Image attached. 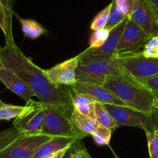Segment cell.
<instances>
[{
  "instance_id": "28",
  "label": "cell",
  "mask_w": 158,
  "mask_h": 158,
  "mask_svg": "<svg viewBox=\"0 0 158 158\" xmlns=\"http://www.w3.org/2000/svg\"><path fill=\"white\" fill-rule=\"evenodd\" d=\"M142 54L149 58L158 59V36H152L149 39L142 51Z\"/></svg>"
},
{
  "instance_id": "12",
  "label": "cell",
  "mask_w": 158,
  "mask_h": 158,
  "mask_svg": "<svg viewBox=\"0 0 158 158\" xmlns=\"http://www.w3.org/2000/svg\"><path fill=\"white\" fill-rule=\"evenodd\" d=\"M78 66L77 57L68 59L44 72L50 80L57 86H71L76 82V68Z\"/></svg>"
},
{
  "instance_id": "5",
  "label": "cell",
  "mask_w": 158,
  "mask_h": 158,
  "mask_svg": "<svg viewBox=\"0 0 158 158\" xmlns=\"http://www.w3.org/2000/svg\"><path fill=\"white\" fill-rule=\"evenodd\" d=\"M41 134L51 136L76 137L80 139L86 136L74 127L71 118L48 106H45L44 109Z\"/></svg>"
},
{
  "instance_id": "3",
  "label": "cell",
  "mask_w": 158,
  "mask_h": 158,
  "mask_svg": "<svg viewBox=\"0 0 158 158\" xmlns=\"http://www.w3.org/2000/svg\"><path fill=\"white\" fill-rule=\"evenodd\" d=\"M123 74L115 59L112 58L78 64L76 68V80L79 82L102 86L108 76Z\"/></svg>"
},
{
  "instance_id": "26",
  "label": "cell",
  "mask_w": 158,
  "mask_h": 158,
  "mask_svg": "<svg viewBox=\"0 0 158 158\" xmlns=\"http://www.w3.org/2000/svg\"><path fill=\"white\" fill-rule=\"evenodd\" d=\"M140 85H142L150 94L155 100L158 101V74L146 78L135 79Z\"/></svg>"
},
{
  "instance_id": "11",
  "label": "cell",
  "mask_w": 158,
  "mask_h": 158,
  "mask_svg": "<svg viewBox=\"0 0 158 158\" xmlns=\"http://www.w3.org/2000/svg\"><path fill=\"white\" fill-rule=\"evenodd\" d=\"M150 37L158 35V20L145 0H133V11L128 16Z\"/></svg>"
},
{
  "instance_id": "37",
  "label": "cell",
  "mask_w": 158,
  "mask_h": 158,
  "mask_svg": "<svg viewBox=\"0 0 158 158\" xmlns=\"http://www.w3.org/2000/svg\"><path fill=\"white\" fill-rule=\"evenodd\" d=\"M2 48L0 46V67H2Z\"/></svg>"
},
{
  "instance_id": "22",
  "label": "cell",
  "mask_w": 158,
  "mask_h": 158,
  "mask_svg": "<svg viewBox=\"0 0 158 158\" xmlns=\"http://www.w3.org/2000/svg\"><path fill=\"white\" fill-rule=\"evenodd\" d=\"M20 135V132L14 127L0 131V152L6 148Z\"/></svg>"
},
{
  "instance_id": "38",
  "label": "cell",
  "mask_w": 158,
  "mask_h": 158,
  "mask_svg": "<svg viewBox=\"0 0 158 158\" xmlns=\"http://www.w3.org/2000/svg\"><path fill=\"white\" fill-rule=\"evenodd\" d=\"M5 104H6V103H4L2 101V99L0 98V109H1L2 107H3V106H5Z\"/></svg>"
},
{
  "instance_id": "4",
  "label": "cell",
  "mask_w": 158,
  "mask_h": 158,
  "mask_svg": "<svg viewBox=\"0 0 158 158\" xmlns=\"http://www.w3.org/2000/svg\"><path fill=\"white\" fill-rule=\"evenodd\" d=\"M113 58L123 72L133 79L146 78L158 74V59L144 57L142 52Z\"/></svg>"
},
{
  "instance_id": "27",
  "label": "cell",
  "mask_w": 158,
  "mask_h": 158,
  "mask_svg": "<svg viewBox=\"0 0 158 158\" xmlns=\"http://www.w3.org/2000/svg\"><path fill=\"white\" fill-rule=\"evenodd\" d=\"M126 18H127V16H123L120 12L118 11L116 7V5H115V3L112 0V8H111L109 19H108V23L106 24V28H107L108 30L111 31L114 27H115L118 24L120 23Z\"/></svg>"
},
{
  "instance_id": "31",
  "label": "cell",
  "mask_w": 158,
  "mask_h": 158,
  "mask_svg": "<svg viewBox=\"0 0 158 158\" xmlns=\"http://www.w3.org/2000/svg\"><path fill=\"white\" fill-rule=\"evenodd\" d=\"M3 6L6 10L8 15L9 20L10 23H13V6H14L15 0H0Z\"/></svg>"
},
{
  "instance_id": "39",
  "label": "cell",
  "mask_w": 158,
  "mask_h": 158,
  "mask_svg": "<svg viewBox=\"0 0 158 158\" xmlns=\"http://www.w3.org/2000/svg\"><path fill=\"white\" fill-rule=\"evenodd\" d=\"M115 158H120V157H118V156H116V155H115Z\"/></svg>"
},
{
  "instance_id": "15",
  "label": "cell",
  "mask_w": 158,
  "mask_h": 158,
  "mask_svg": "<svg viewBox=\"0 0 158 158\" xmlns=\"http://www.w3.org/2000/svg\"><path fill=\"white\" fill-rule=\"evenodd\" d=\"M66 92L71 102L74 110L79 113L95 118L94 106L95 101L88 94L77 90L74 85L65 86Z\"/></svg>"
},
{
  "instance_id": "35",
  "label": "cell",
  "mask_w": 158,
  "mask_h": 158,
  "mask_svg": "<svg viewBox=\"0 0 158 158\" xmlns=\"http://www.w3.org/2000/svg\"><path fill=\"white\" fill-rule=\"evenodd\" d=\"M114 2L117 5H123V4H130L133 6V0H113Z\"/></svg>"
},
{
  "instance_id": "30",
  "label": "cell",
  "mask_w": 158,
  "mask_h": 158,
  "mask_svg": "<svg viewBox=\"0 0 158 158\" xmlns=\"http://www.w3.org/2000/svg\"><path fill=\"white\" fill-rule=\"evenodd\" d=\"M81 140H77L71 146V158H92L89 154L86 147L80 143Z\"/></svg>"
},
{
  "instance_id": "33",
  "label": "cell",
  "mask_w": 158,
  "mask_h": 158,
  "mask_svg": "<svg viewBox=\"0 0 158 158\" xmlns=\"http://www.w3.org/2000/svg\"><path fill=\"white\" fill-rule=\"evenodd\" d=\"M158 20V0H145Z\"/></svg>"
},
{
  "instance_id": "21",
  "label": "cell",
  "mask_w": 158,
  "mask_h": 158,
  "mask_svg": "<svg viewBox=\"0 0 158 158\" xmlns=\"http://www.w3.org/2000/svg\"><path fill=\"white\" fill-rule=\"evenodd\" d=\"M112 131L106 127L98 125L91 136L98 146L109 145L112 138Z\"/></svg>"
},
{
  "instance_id": "19",
  "label": "cell",
  "mask_w": 158,
  "mask_h": 158,
  "mask_svg": "<svg viewBox=\"0 0 158 158\" xmlns=\"http://www.w3.org/2000/svg\"><path fill=\"white\" fill-rule=\"evenodd\" d=\"M21 25V29L25 36L30 39L35 40L47 33V30L43 26L33 19H27L20 18L16 15Z\"/></svg>"
},
{
  "instance_id": "8",
  "label": "cell",
  "mask_w": 158,
  "mask_h": 158,
  "mask_svg": "<svg viewBox=\"0 0 158 158\" xmlns=\"http://www.w3.org/2000/svg\"><path fill=\"white\" fill-rule=\"evenodd\" d=\"M44 109V105L40 102L31 99L27 102L20 115L15 118L13 127H16L21 134H41Z\"/></svg>"
},
{
  "instance_id": "2",
  "label": "cell",
  "mask_w": 158,
  "mask_h": 158,
  "mask_svg": "<svg viewBox=\"0 0 158 158\" xmlns=\"http://www.w3.org/2000/svg\"><path fill=\"white\" fill-rule=\"evenodd\" d=\"M102 86L112 92L127 106L150 115L155 98L135 79L125 74L108 76Z\"/></svg>"
},
{
  "instance_id": "14",
  "label": "cell",
  "mask_w": 158,
  "mask_h": 158,
  "mask_svg": "<svg viewBox=\"0 0 158 158\" xmlns=\"http://www.w3.org/2000/svg\"><path fill=\"white\" fill-rule=\"evenodd\" d=\"M74 86L80 92H82L90 95L94 98L95 102H98L102 104L126 106L125 103L121 101L118 98H117L112 92L102 85L77 81L74 85Z\"/></svg>"
},
{
  "instance_id": "36",
  "label": "cell",
  "mask_w": 158,
  "mask_h": 158,
  "mask_svg": "<svg viewBox=\"0 0 158 158\" xmlns=\"http://www.w3.org/2000/svg\"><path fill=\"white\" fill-rule=\"evenodd\" d=\"M71 147L68 149V151L66 152V153L64 154V156L62 158H71Z\"/></svg>"
},
{
  "instance_id": "34",
  "label": "cell",
  "mask_w": 158,
  "mask_h": 158,
  "mask_svg": "<svg viewBox=\"0 0 158 158\" xmlns=\"http://www.w3.org/2000/svg\"><path fill=\"white\" fill-rule=\"evenodd\" d=\"M68 149H64V150H60L58 152H56V153H50V154L45 155V156H42L41 158H62L64 154L66 153V152L68 151Z\"/></svg>"
},
{
  "instance_id": "13",
  "label": "cell",
  "mask_w": 158,
  "mask_h": 158,
  "mask_svg": "<svg viewBox=\"0 0 158 158\" xmlns=\"http://www.w3.org/2000/svg\"><path fill=\"white\" fill-rule=\"evenodd\" d=\"M0 81L13 93L22 98L26 102L36 96L22 79L13 71L6 67H0Z\"/></svg>"
},
{
  "instance_id": "7",
  "label": "cell",
  "mask_w": 158,
  "mask_h": 158,
  "mask_svg": "<svg viewBox=\"0 0 158 158\" xmlns=\"http://www.w3.org/2000/svg\"><path fill=\"white\" fill-rule=\"evenodd\" d=\"M127 19L128 17L126 18L124 20H123L120 23L118 24L111 30L107 40L105 42L102 46L98 48H88L83 52L77 55L78 59V64H84L90 62L109 60L113 58Z\"/></svg>"
},
{
  "instance_id": "16",
  "label": "cell",
  "mask_w": 158,
  "mask_h": 158,
  "mask_svg": "<svg viewBox=\"0 0 158 158\" xmlns=\"http://www.w3.org/2000/svg\"><path fill=\"white\" fill-rule=\"evenodd\" d=\"M77 140L81 139L68 136H53L51 139L39 147L33 158H41L45 155L70 148Z\"/></svg>"
},
{
  "instance_id": "24",
  "label": "cell",
  "mask_w": 158,
  "mask_h": 158,
  "mask_svg": "<svg viewBox=\"0 0 158 158\" xmlns=\"http://www.w3.org/2000/svg\"><path fill=\"white\" fill-rule=\"evenodd\" d=\"M110 33V30L107 28H102L100 30H94L89 39V47L90 48H98L102 46L107 40Z\"/></svg>"
},
{
  "instance_id": "17",
  "label": "cell",
  "mask_w": 158,
  "mask_h": 158,
  "mask_svg": "<svg viewBox=\"0 0 158 158\" xmlns=\"http://www.w3.org/2000/svg\"><path fill=\"white\" fill-rule=\"evenodd\" d=\"M71 120L74 127L86 136H91L98 125L95 118L79 113L75 110L73 111Z\"/></svg>"
},
{
  "instance_id": "20",
  "label": "cell",
  "mask_w": 158,
  "mask_h": 158,
  "mask_svg": "<svg viewBox=\"0 0 158 158\" xmlns=\"http://www.w3.org/2000/svg\"><path fill=\"white\" fill-rule=\"evenodd\" d=\"M0 29L2 30L5 35L6 43L14 42L12 23L9 20L6 10L1 2H0Z\"/></svg>"
},
{
  "instance_id": "1",
  "label": "cell",
  "mask_w": 158,
  "mask_h": 158,
  "mask_svg": "<svg viewBox=\"0 0 158 158\" xmlns=\"http://www.w3.org/2000/svg\"><path fill=\"white\" fill-rule=\"evenodd\" d=\"M2 63L22 79L42 104L71 118L74 109L65 86L55 85L44 70L33 63L15 41L6 43L2 48Z\"/></svg>"
},
{
  "instance_id": "23",
  "label": "cell",
  "mask_w": 158,
  "mask_h": 158,
  "mask_svg": "<svg viewBox=\"0 0 158 158\" xmlns=\"http://www.w3.org/2000/svg\"><path fill=\"white\" fill-rule=\"evenodd\" d=\"M112 2H111L109 5H108L106 8L103 9L102 11H100L95 18L92 20V23H91L90 29L92 30H100V29L105 28L106 27V24L108 23V19H109V13H110L111 8H112Z\"/></svg>"
},
{
  "instance_id": "32",
  "label": "cell",
  "mask_w": 158,
  "mask_h": 158,
  "mask_svg": "<svg viewBox=\"0 0 158 158\" xmlns=\"http://www.w3.org/2000/svg\"><path fill=\"white\" fill-rule=\"evenodd\" d=\"M150 117H151L155 130L158 132V101H156V100H155V102L153 104V108H152Z\"/></svg>"
},
{
  "instance_id": "18",
  "label": "cell",
  "mask_w": 158,
  "mask_h": 158,
  "mask_svg": "<svg viewBox=\"0 0 158 158\" xmlns=\"http://www.w3.org/2000/svg\"><path fill=\"white\" fill-rule=\"evenodd\" d=\"M94 111H95V118L98 125L106 127L112 130V132L118 128L116 122L104 104L98 102H95L94 106Z\"/></svg>"
},
{
  "instance_id": "40",
  "label": "cell",
  "mask_w": 158,
  "mask_h": 158,
  "mask_svg": "<svg viewBox=\"0 0 158 158\" xmlns=\"http://www.w3.org/2000/svg\"><path fill=\"white\" fill-rule=\"evenodd\" d=\"M157 36H158V35H157Z\"/></svg>"
},
{
  "instance_id": "9",
  "label": "cell",
  "mask_w": 158,
  "mask_h": 158,
  "mask_svg": "<svg viewBox=\"0 0 158 158\" xmlns=\"http://www.w3.org/2000/svg\"><path fill=\"white\" fill-rule=\"evenodd\" d=\"M109 113L116 122L118 127H139L146 132L155 130L150 115L126 106L104 104Z\"/></svg>"
},
{
  "instance_id": "25",
  "label": "cell",
  "mask_w": 158,
  "mask_h": 158,
  "mask_svg": "<svg viewBox=\"0 0 158 158\" xmlns=\"http://www.w3.org/2000/svg\"><path fill=\"white\" fill-rule=\"evenodd\" d=\"M23 108L24 106L5 104L3 107L0 109V120L10 121L17 118L23 110Z\"/></svg>"
},
{
  "instance_id": "29",
  "label": "cell",
  "mask_w": 158,
  "mask_h": 158,
  "mask_svg": "<svg viewBox=\"0 0 158 158\" xmlns=\"http://www.w3.org/2000/svg\"><path fill=\"white\" fill-rule=\"evenodd\" d=\"M150 158H158V132H146Z\"/></svg>"
},
{
  "instance_id": "10",
  "label": "cell",
  "mask_w": 158,
  "mask_h": 158,
  "mask_svg": "<svg viewBox=\"0 0 158 158\" xmlns=\"http://www.w3.org/2000/svg\"><path fill=\"white\" fill-rule=\"evenodd\" d=\"M52 137L44 134H21L0 152V158H33L39 147Z\"/></svg>"
},
{
  "instance_id": "6",
  "label": "cell",
  "mask_w": 158,
  "mask_h": 158,
  "mask_svg": "<svg viewBox=\"0 0 158 158\" xmlns=\"http://www.w3.org/2000/svg\"><path fill=\"white\" fill-rule=\"evenodd\" d=\"M150 38L140 27L128 18L113 57L141 53Z\"/></svg>"
}]
</instances>
